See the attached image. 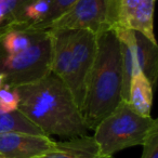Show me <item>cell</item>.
I'll return each instance as SVG.
<instances>
[{
    "mask_svg": "<svg viewBox=\"0 0 158 158\" xmlns=\"http://www.w3.org/2000/svg\"><path fill=\"white\" fill-rule=\"evenodd\" d=\"M19 112L46 135L72 139L88 134L81 110L66 85L54 74L16 88Z\"/></svg>",
    "mask_w": 158,
    "mask_h": 158,
    "instance_id": "1",
    "label": "cell"
},
{
    "mask_svg": "<svg viewBox=\"0 0 158 158\" xmlns=\"http://www.w3.org/2000/svg\"><path fill=\"white\" fill-rule=\"evenodd\" d=\"M121 95L123 66L119 41L114 31H107L98 35L97 54L81 110L89 130H94L120 104Z\"/></svg>",
    "mask_w": 158,
    "mask_h": 158,
    "instance_id": "2",
    "label": "cell"
},
{
    "mask_svg": "<svg viewBox=\"0 0 158 158\" xmlns=\"http://www.w3.org/2000/svg\"><path fill=\"white\" fill-rule=\"evenodd\" d=\"M51 34V73L66 85L81 110L97 54L98 36L89 31H53Z\"/></svg>",
    "mask_w": 158,
    "mask_h": 158,
    "instance_id": "3",
    "label": "cell"
},
{
    "mask_svg": "<svg viewBox=\"0 0 158 158\" xmlns=\"http://www.w3.org/2000/svg\"><path fill=\"white\" fill-rule=\"evenodd\" d=\"M158 129V120L134 112L127 102L120 104L95 127L94 138L100 153L105 158L129 147L143 145L152 132Z\"/></svg>",
    "mask_w": 158,
    "mask_h": 158,
    "instance_id": "4",
    "label": "cell"
},
{
    "mask_svg": "<svg viewBox=\"0 0 158 158\" xmlns=\"http://www.w3.org/2000/svg\"><path fill=\"white\" fill-rule=\"evenodd\" d=\"M52 34L50 31H35L31 44L15 54H7L0 48V73L5 85L11 88L38 81L51 74Z\"/></svg>",
    "mask_w": 158,
    "mask_h": 158,
    "instance_id": "5",
    "label": "cell"
},
{
    "mask_svg": "<svg viewBox=\"0 0 158 158\" xmlns=\"http://www.w3.org/2000/svg\"><path fill=\"white\" fill-rule=\"evenodd\" d=\"M108 0H77L55 20L36 31H89L94 35L110 31Z\"/></svg>",
    "mask_w": 158,
    "mask_h": 158,
    "instance_id": "6",
    "label": "cell"
},
{
    "mask_svg": "<svg viewBox=\"0 0 158 158\" xmlns=\"http://www.w3.org/2000/svg\"><path fill=\"white\" fill-rule=\"evenodd\" d=\"M56 141L44 134L20 131L0 133V156L3 158H37L46 154Z\"/></svg>",
    "mask_w": 158,
    "mask_h": 158,
    "instance_id": "7",
    "label": "cell"
},
{
    "mask_svg": "<svg viewBox=\"0 0 158 158\" xmlns=\"http://www.w3.org/2000/svg\"><path fill=\"white\" fill-rule=\"evenodd\" d=\"M37 158H105L92 135H82L56 142L46 154Z\"/></svg>",
    "mask_w": 158,
    "mask_h": 158,
    "instance_id": "8",
    "label": "cell"
},
{
    "mask_svg": "<svg viewBox=\"0 0 158 158\" xmlns=\"http://www.w3.org/2000/svg\"><path fill=\"white\" fill-rule=\"evenodd\" d=\"M119 41L120 48L121 66H123V95L121 99L123 102L128 101V93L131 78L139 70L136 63V44L134 31L128 28L114 29Z\"/></svg>",
    "mask_w": 158,
    "mask_h": 158,
    "instance_id": "9",
    "label": "cell"
},
{
    "mask_svg": "<svg viewBox=\"0 0 158 158\" xmlns=\"http://www.w3.org/2000/svg\"><path fill=\"white\" fill-rule=\"evenodd\" d=\"M153 86L149 80L140 72L132 76L130 81L127 103L130 107L142 116H151L153 105Z\"/></svg>",
    "mask_w": 158,
    "mask_h": 158,
    "instance_id": "10",
    "label": "cell"
},
{
    "mask_svg": "<svg viewBox=\"0 0 158 158\" xmlns=\"http://www.w3.org/2000/svg\"><path fill=\"white\" fill-rule=\"evenodd\" d=\"M136 44V63L138 68L149 80L153 88L158 76V48L142 34L134 31Z\"/></svg>",
    "mask_w": 158,
    "mask_h": 158,
    "instance_id": "11",
    "label": "cell"
},
{
    "mask_svg": "<svg viewBox=\"0 0 158 158\" xmlns=\"http://www.w3.org/2000/svg\"><path fill=\"white\" fill-rule=\"evenodd\" d=\"M154 6L155 0H140L131 14L128 29L142 34L154 44L156 38L154 35Z\"/></svg>",
    "mask_w": 158,
    "mask_h": 158,
    "instance_id": "12",
    "label": "cell"
},
{
    "mask_svg": "<svg viewBox=\"0 0 158 158\" xmlns=\"http://www.w3.org/2000/svg\"><path fill=\"white\" fill-rule=\"evenodd\" d=\"M34 36H35V31L16 29L9 26V29L2 38L0 48L7 54H15L25 50L31 44Z\"/></svg>",
    "mask_w": 158,
    "mask_h": 158,
    "instance_id": "13",
    "label": "cell"
},
{
    "mask_svg": "<svg viewBox=\"0 0 158 158\" xmlns=\"http://www.w3.org/2000/svg\"><path fill=\"white\" fill-rule=\"evenodd\" d=\"M9 131H20L31 134H44L41 130L38 129L35 125H33L19 110L12 113L0 112V133Z\"/></svg>",
    "mask_w": 158,
    "mask_h": 158,
    "instance_id": "14",
    "label": "cell"
},
{
    "mask_svg": "<svg viewBox=\"0 0 158 158\" xmlns=\"http://www.w3.org/2000/svg\"><path fill=\"white\" fill-rule=\"evenodd\" d=\"M77 0H49L50 2V12L44 22L40 23L37 25H31V26H23V27H16V29H25V31H36V29L40 28L44 25L48 24L49 22L55 20L59 18L61 14H63L65 11H67Z\"/></svg>",
    "mask_w": 158,
    "mask_h": 158,
    "instance_id": "15",
    "label": "cell"
},
{
    "mask_svg": "<svg viewBox=\"0 0 158 158\" xmlns=\"http://www.w3.org/2000/svg\"><path fill=\"white\" fill-rule=\"evenodd\" d=\"M20 95L16 88L3 86L0 89V112L12 113L19 110Z\"/></svg>",
    "mask_w": 158,
    "mask_h": 158,
    "instance_id": "16",
    "label": "cell"
},
{
    "mask_svg": "<svg viewBox=\"0 0 158 158\" xmlns=\"http://www.w3.org/2000/svg\"><path fill=\"white\" fill-rule=\"evenodd\" d=\"M140 0H117L118 7V27L127 28L131 14ZM117 27V28H118ZM116 29V28H115Z\"/></svg>",
    "mask_w": 158,
    "mask_h": 158,
    "instance_id": "17",
    "label": "cell"
},
{
    "mask_svg": "<svg viewBox=\"0 0 158 158\" xmlns=\"http://www.w3.org/2000/svg\"><path fill=\"white\" fill-rule=\"evenodd\" d=\"M142 146L141 158H158V129L152 132Z\"/></svg>",
    "mask_w": 158,
    "mask_h": 158,
    "instance_id": "18",
    "label": "cell"
},
{
    "mask_svg": "<svg viewBox=\"0 0 158 158\" xmlns=\"http://www.w3.org/2000/svg\"><path fill=\"white\" fill-rule=\"evenodd\" d=\"M8 29H9V26H8L7 24H5L3 26H0V44H1L2 38H3V36L6 35V33L8 31Z\"/></svg>",
    "mask_w": 158,
    "mask_h": 158,
    "instance_id": "19",
    "label": "cell"
},
{
    "mask_svg": "<svg viewBox=\"0 0 158 158\" xmlns=\"http://www.w3.org/2000/svg\"><path fill=\"white\" fill-rule=\"evenodd\" d=\"M6 21V11L5 8H3L2 3H1V0H0V24Z\"/></svg>",
    "mask_w": 158,
    "mask_h": 158,
    "instance_id": "20",
    "label": "cell"
},
{
    "mask_svg": "<svg viewBox=\"0 0 158 158\" xmlns=\"http://www.w3.org/2000/svg\"><path fill=\"white\" fill-rule=\"evenodd\" d=\"M3 85H5V76H3V75L0 73V89L2 88Z\"/></svg>",
    "mask_w": 158,
    "mask_h": 158,
    "instance_id": "21",
    "label": "cell"
},
{
    "mask_svg": "<svg viewBox=\"0 0 158 158\" xmlns=\"http://www.w3.org/2000/svg\"><path fill=\"white\" fill-rule=\"evenodd\" d=\"M0 158H3V157H1V156H0Z\"/></svg>",
    "mask_w": 158,
    "mask_h": 158,
    "instance_id": "22",
    "label": "cell"
}]
</instances>
